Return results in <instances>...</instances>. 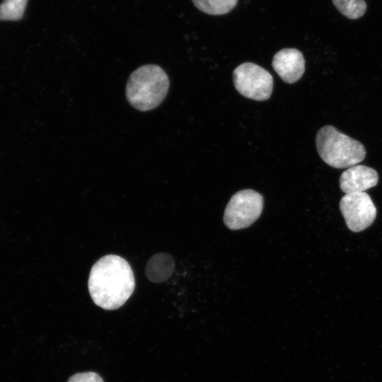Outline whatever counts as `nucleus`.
Segmentation results:
<instances>
[{
    "mask_svg": "<svg viewBox=\"0 0 382 382\" xmlns=\"http://www.w3.org/2000/svg\"><path fill=\"white\" fill-rule=\"evenodd\" d=\"M67 382H103V381L95 372H83L74 374Z\"/></svg>",
    "mask_w": 382,
    "mask_h": 382,
    "instance_id": "13",
    "label": "nucleus"
},
{
    "mask_svg": "<svg viewBox=\"0 0 382 382\" xmlns=\"http://www.w3.org/2000/svg\"><path fill=\"white\" fill-rule=\"evenodd\" d=\"M195 6L204 13L222 15L231 11L238 0H192Z\"/></svg>",
    "mask_w": 382,
    "mask_h": 382,
    "instance_id": "10",
    "label": "nucleus"
},
{
    "mask_svg": "<svg viewBox=\"0 0 382 382\" xmlns=\"http://www.w3.org/2000/svg\"><path fill=\"white\" fill-rule=\"evenodd\" d=\"M233 84L242 96L255 100H267L273 89V78L265 69L252 62L238 66L233 74Z\"/></svg>",
    "mask_w": 382,
    "mask_h": 382,
    "instance_id": "5",
    "label": "nucleus"
},
{
    "mask_svg": "<svg viewBox=\"0 0 382 382\" xmlns=\"http://www.w3.org/2000/svg\"><path fill=\"white\" fill-rule=\"evenodd\" d=\"M340 209L347 227L354 232L369 227L376 216V208L365 192L346 194L340 202Z\"/></svg>",
    "mask_w": 382,
    "mask_h": 382,
    "instance_id": "6",
    "label": "nucleus"
},
{
    "mask_svg": "<svg viewBox=\"0 0 382 382\" xmlns=\"http://www.w3.org/2000/svg\"><path fill=\"white\" fill-rule=\"evenodd\" d=\"M169 79L159 66L146 64L133 71L127 83L128 102L140 111L151 110L158 106L166 98Z\"/></svg>",
    "mask_w": 382,
    "mask_h": 382,
    "instance_id": "2",
    "label": "nucleus"
},
{
    "mask_svg": "<svg viewBox=\"0 0 382 382\" xmlns=\"http://www.w3.org/2000/svg\"><path fill=\"white\" fill-rule=\"evenodd\" d=\"M377 172L364 165H354L348 168L340 175V187L347 194L364 192L378 183Z\"/></svg>",
    "mask_w": 382,
    "mask_h": 382,
    "instance_id": "8",
    "label": "nucleus"
},
{
    "mask_svg": "<svg viewBox=\"0 0 382 382\" xmlns=\"http://www.w3.org/2000/svg\"><path fill=\"white\" fill-rule=\"evenodd\" d=\"M28 0H4L0 4V21H18L24 13Z\"/></svg>",
    "mask_w": 382,
    "mask_h": 382,
    "instance_id": "12",
    "label": "nucleus"
},
{
    "mask_svg": "<svg viewBox=\"0 0 382 382\" xmlns=\"http://www.w3.org/2000/svg\"><path fill=\"white\" fill-rule=\"evenodd\" d=\"M88 290L93 302L105 310L121 307L134 291L135 282L129 264L122 257L108 255L92 267Z\"/></svg>",
    "mask_w": 382,
    "mask_h": 382,
    "instance_id": "1",
    "label": "nucleus"
},
{
    "mask_svg": "<svg viewBox=\"0 0 382 382\" xmlns=\"http://www.w3.org/2000/svg\"><path fill=\"white\" fill-rule=\"evenodd\" d=\"M337 9L349 19L361 17L366 10V4L364 0H332Z\"/></svg>",
    "mask_w": 382,
    "mask_h": 382,
    "instance_id": "11",
    "label": "nucleus"
},
{
    "mask_svg": "<svg viewBox=\"0 0 382 382\" xmlns=\"http://www.w3.org/2000/svg\"><path fill=\"white\" fill-rule=\"evenodd\" d=\"M316 144L322 160L335 168H349L362 161L366 156L365 148L361 142L331 125H325L318 130Z\"/></svg>",
    "mask_w": 382,
    "mask_h": 382,
    "instance_id": "3",
    "label": "nucleus"
},
{
    "mask_svg": "<svg viewBox=\"0 0 382 382\" xmlns=\"http://www.w3.org/2000/svg\"><path fill=\"white\" fill-rule=\"evenodd\" d=\"M272 65L286 83H294L301 79L305 71L303 54L295 48H284L273 57Z\"/></svg>",
    "mask_w": 382,
    "mask_h": 382,
    "instance_id": "7",
    "label": "nucleus"
},
{
    "mask_svg": "<svg viewBox=\"0 0 382 382\" xmlns=\"http://www.w3.org/2000/svg\"><path fill=\"white\" fill-rule=\"evenodd\" d=\"M174 266V260L170 255L158 253L153 256L146 265V277L154 282H164L171 276Z\"/></svg>",
    "mask_w": 382,
    "mask_h": 382,
    "instance_id": "9",
    "label": "nucleus"
},
{
    "mask_svg": "<svg viewBox=\"0 0 382 382\" xmlns=\"http://www.w3.org/2000/svg\"><path fill=\"white\" fill-rule=\"evenodd\" d=\"M263 209V197L251 190L235 193L228 202L224 214L225 225L231 230L247 228L260 216Z\"/></svg>",
    "mask_w": 382,
    "mask_h": 382,
    "instance_id": "4",
    "label": "nucleus"
}]
</instances>
